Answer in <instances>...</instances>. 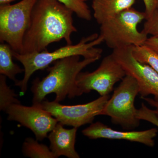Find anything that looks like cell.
<instances>
[{"label": "cell", "instance_id": "obj_10", "mask_svg": "<svg viewBox=\"0 0 158 158\" xmlns=\"http://www.w3.org/2000/svg\"><path fill=\"white\" fill-rule=\"evenodd\" d=\"M5 112L8 119L19 123L33 132L37 141H42L48 137L58 122L50 113L40 106H26L20 104L9 106Z\"/></svg>", "mask_w": 158, "mask_h": 158}, {"label": "cell", "instance_id": "obj_5", "mask_svg": "<svg viewBox=\"0 0 158 158\" xmlns=\"http://www.w3.org/2000/svg\"><path fill=\"white\" fill-rule=\"evenodd\" d=\"M139 94L138 82L133 77L127 75L115 88L101 115L109 116L113 123L123 129L132 130L138 127L141 120L136 116L135 101Z\"/></svg>", "mask_w": 158, "mask_h": 158}, {"label": "cell", "instance_id": "obj_15", "mask_svg": "<svg viewBox=\"0 0 158 158\" xmlns=\"http://www.w3.org/2000/svg\"><path fill=\"white\" fill-rule=\"evenodd\" d=\"M23 155L31 158H56L53 153L45 144H40L37 139L26 138L22 146Z\"/></svg>", "mask_w": 158, "mask_h": 158}, {"label": "cell", "instance_id": "obj_19", "mask_svg": "<svg viewBox=\"0 0 158 158\" xmlns=\"http://www.w3.org/2000/svg\"><path fill=\"white\" fill-rule=\"evenodd\" d=\"M136 116L139 120L148 122L158 128V116L153 110L148 107L144 103L141 104L140 108L137 109Z\"/></svg>", "mask_w": 158, "mask_h": 158}, {"label": "cell", "instance_id": "obj_23", "mask_svg": "<svg viewBox=\"0 0 158 158\" xmlns=\"http://www.w3.org/2000/svg\"><path fill=\"white\" fill-rule=\"evenodd\" d=\"M144 44L158 52V37H148Z\"/></svg>", "mask_w": 158, "mask_h": 158}, {"label": "cell", "instance_id": "obj_2", "mask_svg": "<svg viewBox=\"0 0 158 158\" xmlns=\"http://www.w3.org/2000/svg\"><path fill=\"white\" fill-rule=\"evenodd\" d=\"M95 59L80 60V56H73L58 60L48 68V74L40 80L35 79L31 90L33 94V105L40 106L45 97L55 93V101L60 102L66 97L70 98L83 94L77 85L78 75L86 66L96 62Z\"/></svg>", "mask_w": 158, "mask_h": 158}, {"label": "cell", "instance_id": "obj_14", "mask_svg": "<svg viewBox=\"0 0 158 158\" xmlns=\"http://www.w3.org/2000/svg\"><path fill=\"white\" fill-rule=\"evenodd\" d=\"M12 48L5 42H1L0 44V74L5 76L17 83L15 76L19 73L24 72V69L15 63L13 61Z\"/></svg>", "mask_w": 158, "mask_h": 158}, {"label": "cell", "instance_id": "obj_9", "mask_svg": "<svg viewBox=\"0 0 158 158\" xmlns=\"http://www.w3.org/2000/svg\"><path fill=\"white\" fill-rule=\"evenodd\" d=\"M133 46L113 50L112 55L122 66L127 75L138 82L141 97L150 95L158 98V73L149 65L136 60L132 54Z\"/></svg>", "mask_w": 158, "mask_h": 158}, {"label": "cell", "instance_id": "obj_8", "mask_svg": "<svg viewBox=\"0 0 158 158\" xmlns=\"http://www.w3.org/2000/svg\"><path fill=\"white\" fill-rule=\"evenodd\" d=\"M110 98V95L100 96L90 102L73 106L62 105L55 101L50 102L44 99L40 106L59 123L78 128L92 123L96 116L101 115Z\"/></svg>", "mask_w": 158, "mask_h": 158}, {"label": "cell", "instance_id": "obj_17", "mask_svg": "<svg viewBox=\"0 0 158 158\" xmlns=\"http://www.w3.org/2000/svg\"><path fill=\"white\" fill-rule=\"evenodd\" d=\"M17 94L15 93L7 85L6 77L3 75L0 76V110L6 111L9 106L14 104L21 103L16 97Z\"/></svg>", "mask_w": 158, "mask_h": 158}, {"label": "cell", "instance_id": "obj_24", "mask_svg": "<svg viewBox=\"0 0 158 158\" xmlns=\"http://www.w3.org/2000/svg\"><path fill=\"white\" fill-rule=\"evenodd\" d=\"M14 1L15 0H0V5L9 4Z\"/></svg>", "mask_w": 158, "mask_h": 158}, {"label": "cell", "instance_id": "obj_12", "mask_svg": "<svg viewBox=\"0 0 158 158\" xmlns=\"http://www.w3.org/2000/svg\"><path fill=\"white\" fill-rule=\"evenodd\" d=\"M77 128L67 129L58 122L48 136L50 141V149L56 158L65 156L69 158H79L76 151Z\"/></svg>", "mask_w": 158, "mask_h": 158}, {"label": "cell", "instance_id": "obj_22", "mask_svg": "<svg viewBox=\"0 0 158 158\" xmlns=\"http://www.w3.org/2000/svg\"><path fill=\"white\" fill-rule=\"evenodd\" d=\"M141 98L145 101L150 106L154 108L153 111L155 113L156 115L158 117V98H151L148 97H142Z\"/></svg>", "mask_w": 158, "mask_h": 158}, {"label": "cell", "instance_id": "obj_26", "mask_svg": "<svg viewBox=\"0 0 158 158\" xmlns=\"http://www.w3.org/2000/svg\"><path fill=\"white\" fill-rule=\"evenodd\" d=\"M83 1H84V2H85L86 1H87V0H83Z\"/></svg>", "mask_w": 158, "mask_h": 158}, {"label": "cell", "instance_id": "obj_7", "mask_svg": "<svg viewBox=\"0 0 158 158\" xmlns=\"http://www.w3.org/2000/svg\"><path fill=\"white\" fill-rule=\"evenodd\" d=\"M126 75L125 71L111 54L102 59L96 70L80 73L77 85L83 94L95 90L101 96H105L109 95L115 84Z\"/></svg>", "mask_w": 158, "mask_h": 158}, {"label": "cell", "instance_id": "obj_11", "mask_svg": "<svg viewBox=\"0 0 158 158\" xmlns=\"http://www.w3.org/2000/svg\"><path fill=\"white\" fill-rule=\"evenodd\" d=\"M158 132L157 129L155 128L142 131H116L100 122H97L91 123L90 126L83 130L82 133L90 139L124 140L153 147L155 145L154 139L157 136Z\"/></svg>", "mask_w": 158, "mask_h": 158}, {"label": "cell", "instance_id": "obj_3", "mask_svg": "<svg viewBox=\"0 0 158 158\" xmlns=\"http://www.w3.org/2000/svg\"><path fill=\"white\" fill-rule=\"evenodd\" d=\"M103 42V39L100 35L94 34L83 37L76 44H66L53 52H49L46 49L41 52L20 54L13 51V58L22 64L24 69L23 80L18 81L15 85L20 88L22 93H25L29 79L33 73L37 70L48 68L52 63L67 57L80 56L84 59L98 60L101 57L102 50L95 46Z\"/></svg>", "mask_w": 158, "mask_h": 158}, {"label": "cell", "instance_id": "obj_4", "mask_svg": "<svg viewBox=\"0 0 158 158\" xmlns=\"http://www.w3.org/2000/svg\"><path fill=\"white\" fill-rule=\"evenodd\" d=\"M144 19L145 12L132 7L100 25L99 35L108 47L113 50L144 45L148 35L143 31L139 32L138 26Z\"/></svg>", "mask_w": 158, "mask_h": 158}, {"label": "cell", "instance_id": "obj_21", "mask_svg": "<svg viewBox=\"0 0 158 158\" xmlns=\"http://www.w3.org/2000/svg\"><path fill=\"white\" fill-rule=\"evenodd\" d=\"M145 6L146 20L149 19L152 16L156 8L157 0H143Z\"/></svg>", "mask_w": 158, "mask_h": 158}, {"label": "cell", "instance_id": "obj_13", "mask_svg": "<svg viewBox=\"0 0 158 158\" xmlns=\"http://www.w3.org/2000/svg\"><path fill=\"white\" fill-rule=\"evenodd\" d=\"M136 0H93L94 17L101 25L120 12L132 8Z\"/></svg>", "mask_w": 158, "mask_h": 158}, {"label": "cell", "instance_id": "obj_25", "mask_svg": "<svg viewBox=\"0 0 158 158\" xmlns=\"http://www.w3.org/2000/svg\"><path fill=\"white\" fill-rule=\"evenodd\" d=\"M156 8L158 9V0H157Z\"/></svg>", "mask_w": 158, "mask_h": 158}, {"label": "cell", "instance_id": "obj_1", "mask_svg": "<svg viewBox=\"0 0 158 158\" xmlns=\"http://www.w3.org/2000/svg\"><path fill=\"white\" fill-rule=\"evenodd\" d=\"M73 12L57 0H37L23 41L21 53L41 52L49 44L64 40L72 44V34L77 32Z\"/></svg>", "mask_w": 158, "mask_h": 158}, {"label": "cell", "instance_id": "obj_18", "mask_svg": "<svg viewBox=\"0 0 158 158\" xmlns=\"http://www.w3.org/2000/svg\"><path fill=\"white\" fill-rule=\"evenodd\" d=\"M57 1L69 8L80 18L87 21H90L91 19L92 15L89 7L83 0Z\"/></svg>", "mask_w": 158, "mask_h": 158}, {"label": "cell", "instance_id": "obj_6", "mask_svg": "<svg viewBox=\"0 0 158 158\" xmlns=\"http://www.w3.org/2000/svg\"><path fill=\"white\" fill-rule=\"evenodd\" d=\"M37 0H22L16 4L0 5V41L21 53L23 41Z\"/></svg>", "mask_w": 158, "mask_h": 158}, {"label": "cell", "instance_id": "obj_16", "mask_svg": "<svg viewBox=\"0 0 158 158\" xmlns=\"http://www.w3.org/2000/svg\"><path fill=\"white\" fill-rule=\"evenodd\" d=\"M132 54L136 60L149 65L158 73V52L144 44L133 46Z\"/></svg>", "mask_w": 158, "mask_h": 158}, {"label": "cell", "instance_id": "obj_20", "mask_svg": "<svg viewBox=\"0 0 158 158\" xmlns=\"http://www.w3.org/2000/svg\"><path fill=\"white\" fill-rule=\"evenodd\" d=\"M142 31L151 37H158V9L150 18L146 20Z\"/></svg>", "mask_w": 158, "mask_h": 158}]
</instances>
